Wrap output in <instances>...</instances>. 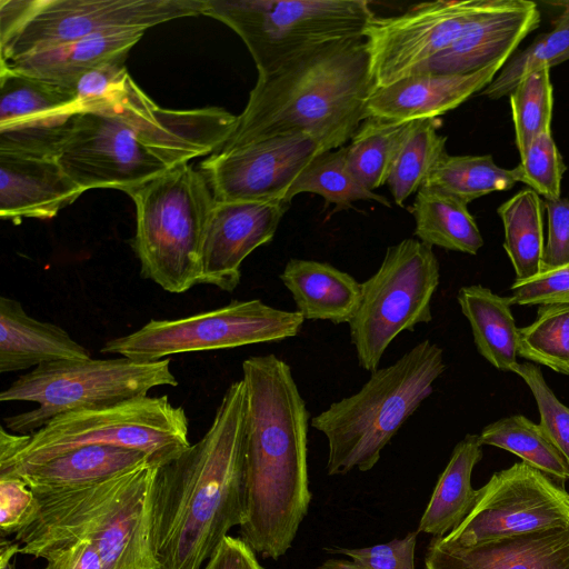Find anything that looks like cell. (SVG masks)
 I'll list each match as a JSON object with an SVG mask.
<instances>
[{"instance_id": "4fadbf2b", "label": "cell", "mask_w": 569, "mask_h": 569, "mask_svg": "<svg viewBox=\"0 0 569 569\" xmlns=\"http://www.w3.org/2000/svg\"><path fill=\"white\" fill-rule=\"evenodd\" d=\"M498 0H437L410 7L393 17H376L363 38L377 89L411 76L449 48Z\"/></svg>"}, {"instance_id": "681fc988", "label": "cell", "mask_w": 569, "mask_h": 569, "mask_svg": "<svg viewBox=\"0 0 569 569\" xmlns=\"http://www.w3.org/2000/svg\"><path fill=\"white\" fill-rule=\"evenodd\" d=\"M20 553V545L14 539L6 540L2 538L0 543V567L4 566L16 556Z\"/></svg>"}, {"instance_id": "7a4b0ae2", "label": "cell", "mask_w": 569, "mask_h": 569, "mask_svg": "<svg viewBox=\"0 0 569 569\" xmlns=\"http://www.w3.org/2000/svg\"><path fill=\"white\" fill-rule=\"evenodd\" d=\"M244 517L240 538L273 560L291 547L311 501L308 476L310 413L291 367L273 353L242 362Z\"/></svg>"}, {"instance_id": "30bf717a", "label": "cell", "mask_w": 569, "mask_h": 569, "mask_svg": "<svg viewBox=\"0 0 569 569\" xmlns=\"http://www.w3.org/2000/svg\"><path fill=\"white\" fill-rule=\"evenodd\" d=\"M178 386L170 360L141 362L126 357L62 360L18 377L1 402H36V409L6 417L8 430L30 435L62 413L148 396L157 387Z\"/></svg>"}, {"instance_id": "60d3db41", "label": "cell", "mask_w": 569, "mask_h": 569, "mask_svg": "<svg viewBox=\"0 0 569 569\" xmlns=\"http://www.w3.org/2000/svg\"><path fill=\"white\" fill-rule=\"evenodd\" d=\"M515 170L518 181L526 183L545 199L560 198L566 166L551 132L542 133L531 142Z\"/></svg>"}, {"instance_id": "277c9868", "label": "cell", "mask_w": 569, "mask_h": 569, "mask_svg": "<svg viewBox=\"0 0 569 569\" xmlns=\"http://www.w3.org/2000/svg\"><path fill=\"white\" fill-rule=\"evenodd\" d=\"M376 89L363 37L317 47L258 76L219 150L292 134L312 138L326 151L341 148L367 119Z\"/></svg>"}, {"instance_id": "f907efd6", "label": "cell", "mask_w": 569, "mask_h": 569, "mask_svg": "<svg viewBox=\"0 0 569 569\" xmlns=\"http://www.w3.org/2000/svg\"><path fill=\"white\" fill-rule=\"evenodd\" d=\"M0 569H16V566H14V563L9 562L4 566H1Z\"/></svg>"}, {"instance_id": "f6af8a7d", "label": "cell", "mask_w": 569, "mask_h": 569, "mask_svg": "<svg viewBox=\"0 0 569 569\" xmlns=\"http://www.w3.org/2000/svg\"><path fill=\"white\" fill-rule=\"evenodd\" d=\"M548 217V238L545 244L541 270L569 262V199H545Z\"/></svg>"}, {"instance_id": "ba28073f", "label": "cell", "mask_w": 569, "mask_h": 569, "mask_svg": "<svg viewBox=\"0 0 569 569\" xmlns=\"http://www.w3.org/2000/svg\"><path fill=\"white\" fill-rule=\"evenodd\" d=\"M128 196L136 206L132 248L141 276L171 293L199 284L202 240L216 204L206 176L181 163Z\"/></svg>"}, {"instance_id": "4dcf8cb0", "label": "cell", "mask_w": 569, "mask_h": 569, "mask_svg": "<svg viewBox=\"0 0 569 569\" xmlns=\"http://www.w3.org/2000/svg\"><path fill=\"white\" fill-rule=\"evenodd\" d=\"M479 438L482 446L507 450L559 482L569 479V463L563 455L541 426L523 415H511L487 425Z\"/></svg>"}, {"instance_id": "b9f144b4", "label": "cell", "mask_w": 569, "mask_h": 569, "mask_svg": "<svg viewBox=\"0 0 569 569\" xmlns=\"http://www.w3.org/2000/svg\"><path fill=\"white\" fill-rule=\"evenodd\" d=\"M510 290L512 306L569 305V262L527 279H515Z\"/></svg>"}, {"instance_id": "e575fe53", "label": "cell", "mask_w": 569, "mask_h": 569, "mask_svg": "<svg viewBox=\"0 0 569 569\" xmlns=\"http://www.w3.org/2000/svg\"><path fill=\"white\" fill-rule=\"evenodd\" d=\"M346 146L317 156L290 187L286 201L290 204L299 193L309 192L322 197L327 203L348 208L355 201H376L391 207L390 201L366 188L350 171L346 160Z\"/></svg>"}, {"instance_id": "f1b7e54d", "label": "cell", "mask_w": 569, "mask_h": 569, "mask_svg": "<svg viewBox=\"0 0 569 569\" xmlns=\"http://www.w3.org/2000/svg\"><path fill=\"white\" fill-rule=\"evenodd\" d=\"M415 236L431 247L477 254L483 239L467 203L421 187L412 206Z\"/></svg>"}, {"instance_id": "bcb514c9", "label": "cell", "mask_w": 569, "mask_h": 569, "mask_svg": "<svg viewBox=\"0 0 569 569\" xmlns=\"http://www.w3.org/2000/svg\"><path fill=\"white\" fill-rule=\"evenodd\" d=\"M43 559V569H103L98 548L89 540L78 539L66 542L51 551Z\"/></svg>"}, {"instance_id": "603a6c76", "label": "cell", "mask_w": 569, "mask_h": 569, "mask_svg": "<svg viewBox=\"0 0 569 569\" xmlns=\"http://www.w3.org/2000/svg\"><path fill=\"white\" fill-rule=\"evenodd\" d=\"M88 358L90 351L63 328L32 318L16 299L0 298L1 373Z\"/></svg>"}, {"instance_id": "d6986e66", "label": "cell", "mask_w": 569, "mask_h": 569, "mask_svg": "<svg viewBox=\"0 0 569 569\" xmlns=\"http://www.w3.org/2000/svg\"><path fill=\"white\" fill-rule=\"evenodd\" d=\"M426 569H569V525L462 547L433 537Z\"/></svg>"}, {"instance_id": "9a60e30c", "label": "cell", "mask_w": 569, "mask_h": 569, "mask_svg": "<svg viewBox=\"0 0 569 569\" xmlns=\"http://www.w3.org/2000/svg\"><path fill=\"white\" fill-rule=\"evenodd\" d=\"M204 0H43L24 27L0 48V61L101 33L140 29L203 14Z\"/></svg>"}, {"instance_id": "8992f818", "label": "cell", "mask_w": 569, "mask_h": 569, "mask_svg": "<svg viewBox=\"0 0 569 569\" xmlns=\"http://www.w3.org/2000/svg\"><path fill=\"white\" fill-rule=\"evenodd\" d=\"M446 370L443 350L426 339L388 367L371 372L353 395L332 402L310 420L328 441L327 473L371 470L382 449Z\"/></svg>"}, {"instance_id": "83f0119b", "label": "cell", "mask_w": 569, "mask_h": 569, "mask_svg": "<svg viewBox=\"0 0 569 569\" xmlns=\"http://www.w3.org/2000/svg\"><path fill=\"white\" fill-rule=\"evenodd\" d=\"M478 352L496 369L512 371L517 361L518 327L509 297L481 284L463 286L457 295Z\"/></svg>"}, {"instance_id": "ab89813d", "label": "cell", "mask_w": 569, "mask_h": 569, "mask_svg": "<svg viewBox=\"0 0 569 569\" xmlns=\"http://www.w3.org/2000/svg\"><path fill=\"white\" fill-rule=\"evenodd\" d=\"M417 530L402 539H393L371 547L326 549L345 555L347 559H327L318 569H416Z\"/></svg>"}, {"instance_id": "8fae6325", "label": "cell", "mask_w": 569, "mask_h": 569, "mask_svg": "<svg viewBox=\"0 0 569 569\" xmlns=\"http://www.w3.org/2000/svg\"><path fill=\"white\" fill-rule=\"evenodd\" d=\"M439 282L440 264L431 246L407 238L388 247L378 270L361 282L358 307L348 322L361 369L376 371L400 333L432 320Z\"/></svg>"}, {"instance_id": "8d00e7d4", "label": "cell", "mask_w": 569, "mask_h": 569, "mask_svg": "<svg viewBox=\"0 0 569 569\" xmlns=\"http://www.w3.org/2000/svg\"><path fill=\"white\" fill-rule=\"evenodd\" d=\"M517 355L569 376V305L539 306L536 319L518 328Z\"/></svg>"}, {"instance_id": "c3c4849f", "label": "cell", "mask_w": 569, "mask_h": 569, "mask_svg": "<svg viewBox=\"0 0 569 569\" xmlns=\"http://www.w3.org/2000/svg\"><path fill=\"white\" fill-rule=\"evenodd\" d=\"M43 0H0V48H3L39 10Z\"/></svg>"}, {"instance_id": "d6a6232c", "label": "cell", "mask_w": 569, "mask_h": 569, "mask_svg": "<svg viewBox=\"0 0 569 569\" xmlns=\"http://www.w3.org/2000/svg\"><path fill=\"white\" fill-rule=\"evenodd\" d=\"M439 121H412L395 158L387 184L396 204L406 200L425 184L438 161L447 153V137L438 132Z\"/></svg>"}, {"instance_id": "2e32d148", "label": "cell", "mask_w": 569, "mask_h": 569, "mask_svg": "<svg viewBox=\"0 0 569 569\" xmlns=\"http://www.w3.org/2000/svg\"><path fill=\"white\" fill-rule=\"evenodd\" d=\"M326 150L301 134L273 137L218 150L200 163L216 201H277L306 167Z\"/></svg>"}, {"instance_id": "1f68e13d", "label": "cell", "mask_w": 569, "mask_h": 569, "mask_svg": "<svg viewBox=\"0 0 569 569\" xmlns=\"http://www.w3.org/2000/svg\"><path fill=\"white\" fill-rule=\"evenodd\" d=\"M411 122L369 117L346 146V160L350 171L370 191L387 183Z\"/></svg>"}, {"instance_id": "ac0fdd59", "label": "cell", "mask_w": 569, "mask_h": 569, "mask_svg": "<svg viewBox=\"0 0 569 569\" xmlns=\"http://www.w3.org/2000/svg\"><path fill=\"white\" fill-rule=\"evenodd\" d=\"M288 207L277 201H216L202 240L199 283L234 291L243 260L273 239Z\"/></svg>"}, {"instance_id": "d4e9b609", "label": "cell", "mask_w": 569, "mask_h": 569, "mask_svg": "<svg viewBox=\"0 0 569 569\" xmlns=\"http://www.w3.org/2000/svg\"><path fill=\"white\" fill-rule=\"evenodd\" d=\"M279 277L305 320L348 323L358 307L361 283L328 262L292 258Z\"/></svg>"}, {"instance_id": "3957f363", "label": "cell", "mask_w": 569, "mask_h": 569, "mask_svg": "<svg viewBox=\"0 0 569 569\" xmlns=\"http://www.w3.org/2000/svg\"><path fill=\"white\" fill-rule=\"evenodd\" d=\"M247 393L224 391L206 433L159 470L154 547L160 569H202L244 517Z\"/></svg>"}, {"instance_id": "5bb4252c", "label": "cell", "mask_w": 569, "mask_h": 569, "mask_svg": "<svg viewBox=\"0 0 569 569\" xmlns=\"http://www.w3.org/2000/svg\"><path fill=\"white\" fill-rule=\"evenodd\" d=\"M569 525V493L525 462L492 475L465 520L443 540L470 547Z\"/></svg>"}, {"instance_id": "6da1fadb", "label": "cell", "mask_w": 569, "mask_h": 569, "mask_svg": "<svg viewBox=\"0 0 569 569\" xmlns=\"http://www.w3.org/2000/svg\"><path fill=\"white\" fill-rule=\"evenodd\" d=\"M238 116L209 107H159L128 74L96 111L82 112L56 160L84 192L127 194L169 169L218 151Z\"/></svg>"}, {"instance_id": "7c38bea8", "label": "cell", "mask_w": 569, "mask_h": 569, "mask_svg": "<svg viewBox=\"0 0 569 569\" xmlns=\"http://www.w3.org/2000/svg\"><path fill=\"white\" fill-rule=\"evenodd\" d=\"M303 317L260 299L234 300L216 309L167 320H150L140 329L104 343L102 353L141 362L177 353L212 351L282 341L299 335Z\"/></svg>"}, {"instance_id": "9c48e42d", "label": "cell", "mask_w": 569, "mask_h": 569, "mask_svg": "<svg viewBox=\"0 0 569 569\" xmlns=\"http://www.w3.org/2000/svg\"><path fill=\"white\" fill-rule=\"evenodd\" d=\"M203 14L242 39L258 76L317 47L363 37L375 18L366 0H204Z\"/></svg>"}, {"instance_id": "7402d4cb", "label": "cell", "mask_w": 569, "mask_h": 569, "mask_svg": "<svg viewBox=\"0 0 569 569\" xmlns=\"http://www.w3.org/2000/svg\"><path fill=\"white\" fill-rule=\"evenodd\" d=\"M83 191L56 159L0 152V217L51 219Z\"/></svg>"}, {"instance_id": "836d02e7", "label": "cell", "mask_w": 569, "mask_h": 569, "mask_svg": "<svg viewBox=\"0 0 569 569\" xmlns=\"http://www.w3.org/2000/svg\"><path fill=\"white\" fill-rule=\"evenodd\" d=\"M518 182L513 169L498 167L490 154L450 156L435 166L422 187L452 196L467 204L493 191L509 190Z\"/></svg>"}, {"instance_id": "ee69618b", "label": "cell", "mask_w": 569, "mask_h": 569, "mask_svg": "<svg viewBox=\"0 0 569 569\" xmlns=\"http://www.w3.org/2000/svg\"><path fill=\"white\" fill-rule=\"evenodd\" d=\"M128 53L113 57L78 79L72 90L81 113L97 110L129 74L124 63Z\"/></svg>"}, {"instance_id": "f546056e", "label": "cell", "mask_w": 569, "mask_h": 569, "mask_svg": "<svg viewBox=\"0 0 569 569\" xmlns=\"http://www.w3.org/2000/svg\"><path fill=\"white\" fill-rule=\"evenodd\" d=\"M543 201L528 188L520 190L497 210L505 230L503 248L516 272L527 279L541 271L545 251Z\"/></svg>"}, {"instance_id": "4316f807", "label": "cell", "mask_w": 569, "mask_h": 569, "mask_svg": "<svg viewBox=\"0 0 569 569\" xmlns=\"http://www.w3.org/2000/svg\"><path fill=\"white\" fill-rule=\"evenodd\" d=\"M481 458L479 435L468 433L456 445L422 513L417 532L443 537L465 520L478 497V489L471 486V475Z\"/></svg>"}, {"instance_id": "74e56055", "label": "cell", "mask_w": 569, "mask_h": 569, "mask_svg": "<svg viewBox=\"0 0 569 569\" xmlns=\"http://www.w3.org/2000/svg\"><path fill=\"white\" fill-rule=\"evenodd\" d=\"M509 96L515 141L522 158L537 137L551 132L553 94L550 68L526 74Z\"/></svg>"}, {"instance_id": "5b68a950", "label": "cell", "mask_w": 569, "mask_h": 569, "mask_svg": "<svg viewBox=\"0 0 569 569\" xmlns=\"http://www.w3.org/2000/svg\"><path fill=\"white\" fill-rule=\"evenodd\" d=\"M160 468L150 462L93 483L34 492L37 517L14 535L20 553L43 559L83 539L98 548L103 569H160L154 547Z\"/></svg>"}, {"instance_id": "cb8c5ba5", "label": "cell", "mask_w": 569, "mask_h": 569, "mask_svg": "<svg viewBox=\"0 0 569 569\" xmlns=\"http://www.w3.org/2000/svg\"><path fill=\"white\" fill-rule=\"evenodd\" d=\"M150 462L153 463L148 455L136 449L86 446L0 476L19 477L33 492H48L101 481Z\"/></svg>"}, {"instance_id": "484cf974", "label": "cell", "mask_w": 569, "mask_h": 569, "mask_svg": "<svg viewBox=\"0 0 569 569\" xmlns=\"http://www.w3.org/2000/svg\"><path fill=\"white\" fill-rule=\"evenodd\" d=\"M146 30H119L91 36L0 64L24 74L72 89L78 79L101 63L129 52Z\"/></svg>"}, {"instance_id": "ffe728a7", "label": "cell", "mask_w": 569, "mask_h": 569, "mask_svg": "<svg viewBox=\"0 0 569 569\" xmlns=\"http://www.w3.org/2000/svg\"><path fill=\"white\" fill-rule=\"evenodd\" d=\"M539 23L540 12L535 2L498 0L465 34L412 74L470 73L495 61L509 59Z\"/></svg>"}, {"instance_id": "7dc6e473", "label": "cell", "mask_w": 569, "mask_h": 569, "mask_svg": "<svg viewBox=\"0 0 569 569\" xmlns=\"http://www.w3.org/2000/svg\"><path fill=\"white\" fill-rule=\"evenodd\" d=\"M203 569H263L257 553L241 539L227 536Z\"/></svg>"}, {"instance_id": "d590c367", "label": "cell", "mask_w": 569, "mask_h": 569, "mask_svg": "<svg viewBox=\"0 0 569 569\" xmlns=\"http://www.w3.org/2000/svg\"><path fill=\"white\" fill-rule=\"evenodd\" d=\"M569 60V7L557 18L552 30L539 34L526 49L513 53L497 77L480 92L489 99L509 94L521 79L540 68Z\"/></svg>"}, {"instance_id": "44dd1931", "label": "cell", "mask_w": 569, "mask_h": 569, "mask_svg": "<svg viewBox=\"0 0 569 569\" xmlns=\"http://www.w3.org/2000/svg\"><path fill=\"white\" fill-rule=\"evenodd\" d=\"M508 59L470 73H419L376 89L367 104V118L410 122L435 119L481 92Z\"/></svg>"}, {"instance_id": "7bdbcfd3", "label": "cell", "mask_w": 569, "mask_h": 569, "mask_svg": "<svg viewBox=\"0 0 569 569\" xmlns=\"http://www.w3.org/2000/svg\"><path fill=\"white\" fill-rule=\"evenodd\" d=\"M39 500L32 489L19 477L0 476L1 538L17 533L37 517Z\"/></svg>"}, {"instance_id": "f35d334b", "label": "cell", "mask_w": 569, "mask_h": 569, "mask_svg": "<svg viewBox=\"0 0 569 569\" xmlns=\"http://www.w3.org/2000/svg\"><path fill=\"white\" fill-rule=\"evenodd\" d=\"M511 372L530 389L538 407L539 425L569 463V407L557 398L536 363L518 362Z\"/></svg>"}, {"instance_id": "e0dca14e", "label": "cell", "mask_w": 569, "mask_h": 569, "mask_svg": "<svg viewBox=\"0 0 569 569\" xmlns=\"http://www.w3.org/2000/svg\"><path fill=\"white\" fill-rule=\"evenodd\" d=\"M80 113L72 89L0 64V152L56 159Z\"/></svg>"}, {"instance_id": "52a82bcc", "label": "cell", "mask_w": 569, "mask_h": 569, "mask_svg": "<svg viewBox=\"0 0 569 569\" xmlns=\"http://www.w3.org/2000/svg\"><path fill=\"white\" fill-rule=\"evenodd\" d=\"M190 445L184 409L166 395L144 396L62 413L30 435L0 427V473L86 446L136 449L162 467Z\"/></svg>"}]
</instances>
